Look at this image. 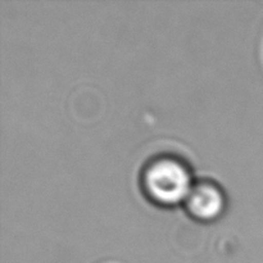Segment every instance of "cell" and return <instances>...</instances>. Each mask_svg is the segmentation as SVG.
<instances>
[{
	"mask_svg": "<svg viewBox=\"0 0 263 263\" xmlns=\"http://www.w3.org/2000/svg\"><path fill=\"white\" fill-rule=\"evenodd\" d=\"M193 184L189 166L172 154L153 157L141 170L140 185L144 194L153 203L163 207L184 202Z\"/></svg>",
	"mask_w": 263,
	"mask_h": 263,
	"instance_id": "cell-1",
	"label": "cell"
},
{
	"mask_svg": "<svg viewBox=\"0 0 263 263\" xmlns=\"http://www.w3.org/2000/svg\"><path fill=\"white\" fill-rule=\"evenodd\" d=\"M184 204L190 216L200 221H212L223 212L226 195L212 180H198L187 193Z\"/></svg>",
	"mask_w": 263,
	"mask_h": 263,
	"instance_id": "cell-2",
	"label": "cell"
}]
</instances>
